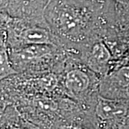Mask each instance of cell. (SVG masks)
Segmentation results:
<instances>
[{
    "label": "cell",
    "mask_w": 129,
    "mask_h": 129,
    "mask_svg": "<svg viewBox=\"0 0 129 129\" xmlns=\"http://www.w3.org/2000/svg\"><path fill=\"white\" fill-rule=\"evenodd\" d=\"M52 24L63 34L78 32L85 24L83 10L66 0H55L47 11Z\"/></svg>",
    "instance_id": "cell-1"
},
{
    "label": "cell",
    "mask_w": 129,
    "mask_h": 129,
    "mask_svg": "<svg viewBox=\"0 0 129 129\" xmlns=\"http://www.w3.org/2000/svg\"><path fill=\"white\" fill-rule=\"evenodd\" d=\"M64 84L70 92L80 93L88 89L90 79L88 75L82 70H73L67 73Z\"/></svg>",
    "instance_id": "cell-2"
},
{
    "label": "cell",
    "mask_w": 129,
    "mask_h": 129,
    "mask_svg": "<svg viewBox=\"0 0 129 129\" xmlns=\"http://www.w3.org/2000/svg\"><path fill=\"white\" fill-rule=\"evenodd\" d=\"M125 109L118 103L101 99L96 107V114L101 120H111L123 116Z\"/></svg>",
    "instance_id": "cell-3"
},
{
    "label": "cell",
    "mask_w": 129,
    "mask_h": 129,
    "mask_svg": "<svg viewBox=\"0 0 129 129\" xmlns=\"http://www.w3.org/2000/svg\"><path fill=\"white\" fill-rule=\"evenodd\" d=\"M20 37L27 45H48L50 41L49 32L41 27H29L23 30Z\"/></svg>",
    "instance_id": "cell-4"
},
{
    "label": "cell",
    "mask_w": 129,
    "mask_h": 129,
    "mask_svg": "<svg viewBox=\"0 0 129 129\" xmlns=\"http://www.w3.org/2000/svg\"><path fill=\"white\" fill-rule=\"evenodd\" d=\"M52 50L48 45H28L27 46L17 51V56L20 60H30L48 55Z\"/></svg>",
    "instance_id": "cell-5"
},
{
    "label": "cell",
    "mask_w": 129,
    "mask_h": 129,
    "mask_svg": "<svg viewBox=\"0 0 129 129\" xmlns=\"http://www.w3.org/2000/svg\"><path fill=\"white\" fill-rule=\"evenodd\" d=\"M111 82L123 92L129 90V65H125L115 71L111 76Z\"/></svg>",
    "instance_id": "cell-6"
},
{
    "label": "cell",
    "mask_w": 129,
    "mask_h": 129,
    "mask_svg": "<svg viewBox=\"0 0 129 129\" xmlns=\"http://www.w3.org/2000/svg\"><path fill=\"white\" fill-rule=\"evenodd\" d=\"M91 60L98 64H105L111 60V55L107 47L102 42L95 44L91 51Z\"/></svg>",
    "instance_id": "cell-7"
},
{
    "label": "cell",
    "mask_w": 129,
    "mask_h": 129,
    "mask_svg": "<svg viewBox=\"0 0 129 129\" xmlns=\"http://www.w3.org/2000/svg\"><path fill=\"white\" fill-rule=\"evenodd\" d=\"M15 73L9 63V60L5 52V49H2L1 52V78H4L9 74Z\"/></svg>",
    "instance_id": "cell-8"
},
{
    "label": "cell",
    "mask_w": 129,
    "mask_h": 129,
    "mask_svg": "<svg viewBox=\"0 0 129 129\" xmlns=\"http://www.w3.org/2000/svg\"><path fill=\"white\" fill-rule=\"evenodd\" d=\"M42 86L47 90H51L55 87L57 84V79L53 75H47L40 80Z\"/></svg>",
    "instance_id": "cell-9"
},
{
    "label": "cell",
    "mask_w": 129,
    "mask_h": 129,
    "mask_svg": "<svg viewBox=\"0 0 129 129\" xmlns=\"http://www.w3.org/2000/svg\"><path fill=\"white\" fill-rule=\"evenodd\" d=\"M34 0H1L2 7H20L21 5H27Z\"/></svg>",
    "instance_id": "cell-10"
},
{
    "label": "cell",
    "mask_w": 129,
    "mask_h": 129,
    "mask_svg": "<svg viewBox=\"0 0 129 129\" xmlns=\"http://www.w3.org/2000/svg\"><path fill=\"white\" fill-rule=\"evenodd\" d=\"M116 5L118 6L123 13L129 20V0H114Z\"/></svg>",
    "instance_id": "cell-11"
},
{
    "label": "cell",
    "mask_w": 129,
    "mask_h": 129,
    "mask_svg": "<svg viewBox=\"0 0 129 129\" xmlns=\"http://www.w3.org/2000/svg\"><path fill=\"white\" fill-rule=\"evenodd\" d=\"M7 129H23L22 128H20V127H17V126H12V127H9Z\"/></svg>",
    "instance_id": "cell-12"
}]
</instances>
